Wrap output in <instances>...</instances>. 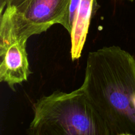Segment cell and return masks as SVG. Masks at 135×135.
<instances>
[{
    "instance_id": "obj_1",
    "label": "cell",
    "mask_w": 135,
    "mask_h": 135,
    "mask_svg": "<svg viewBox=\"0 0 135 135\" xmlns=\"http://www.w3.org/2000/svg\"><path fill=\"white\" fill-rule=\"evenodd\" d=\"M111 135H135V58L119 46L88 54L81 86Z\"/></svg>"
},
{
    "instance_id": "obj_2",
    "label": "cell",
    "mask_w": 135,
    "mask_h": 135,
    "mask_svg": "<svg viewBox=\"0 0 135 135\" xmlns=\"http://www.w3.org/2000/svg\"><path fill=\"white\" fill-rule=\"evenodd\" d=\"M32 109L28 135H111L82 87L43 96Z\"/></svg>"
},
{
    "instance_id": "obj_3",
    "label": "cell",
    "mask_w": 135,
    "mask_h": 135,
    "mask_svg": "<svg viewBox=\"0 0 135 135\" xmlns=\"http://www.w3.org/2000/svg\"><path fill=\"white\" fill-rule=\"evenodd\" d=\"M71 0H31L19 9H1L0 48L63 22Z\"/></svg>"
},
{
    "instance_id": "obj_4",
    "label": "cell",
    "mask_w": 135,
    "mask_h": 135,
    "mask_svg": "<svg viewBox=\"0 0 135 135\" xmlns=\"http://www.w3.org/2000/svg\"><path fill=\"white\" fill-rule=\"evenodd\" d=\"M95 4L96 0H71L65 17L61 24L71 35L73 61L81 56Z\"/></svg>"
},
{
    "instance_id": "obj_5",
    "label": "cell",
    "mask_w": 135,
    "mask_h": 135,
    "mask_svg": "<svg viewBox=\"0 0 135 135\" xmlns=\"http://www.w3.org/2000/svg\"><path fill=\"white\" fill-rule=\"evenodd\" d=\"M27 40H21L0 48V81L7 83L13 90L16 84L26 81L30 74Z\"/></svg>"
},
{
    "instance_id": "obj_6",
    "label": "cell",
    "mask_w": 135,
    "mask_h": 135,
    "mask_svg": "<svg viewBox=\"0 0 135 135\" xmlns=\"http://www.w3.org/2000/svg\"><path fill=\"white\" fill-rule=\"evenodd\" d=\"M31 0H1V9H19L24 7Z\"/></svg>"
},
{
    "instance_id": "obj_7",
    "label": "cell",
    "mask_w": 135,
    "mask_h": 135,
    "mask_svg": "<svg viewBox=\"0 0 135 135\" xmlns=\"http://www.w3.org/2000/svg\"><path fill=\"white\" fill-rule=\"evenodd\" d=\"M121 135H131V134H121Z\"/></svg>"
},
{
    "instance_id": "obj_8",
    "label": "cell",
    "mask_w": 135,
    "mask_h": 135,
    "mask_svg": "<svg viewBox=\"0 0 135 135\" xmlns=\"http://www.w3.org/2000/svg\"><path fill=\"white\" fill-rule=\"evenodd\" d=\"M129 1H134V0H129Z\"/></svg>"
}]
</instances>
